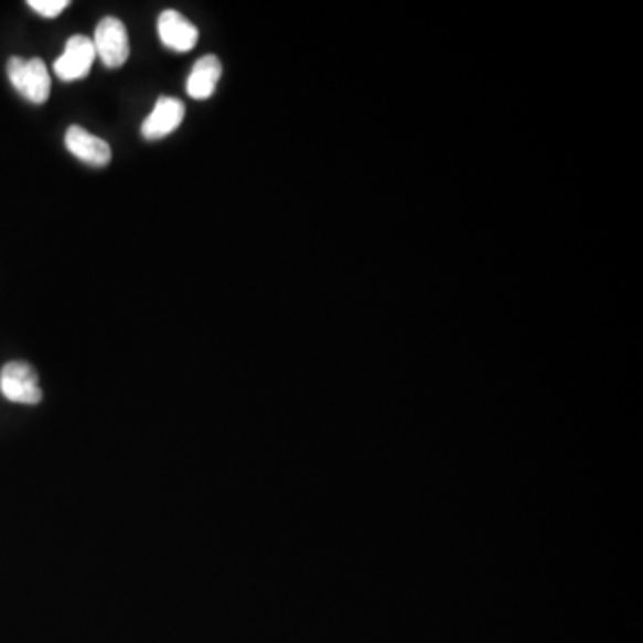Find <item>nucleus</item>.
Here are the masks:
<instances>
[{"label":"nucleus","instance_id":"7ed1b4c3","mask_svg":"<svg viewBox=\"0 0 643 643\" xmlns=\"http://www.w3.org/2000/svg\"><path fill=\"white\" fill-rule=\"evenodd\" d=\"M92 42H94L95 52L100 57V62L108 68H120L131 52L126 25L114 17L100 20Z\"/></svg>","mask_w":643,"mask_h":643},{"label":"nucleus","instance_id":"20e7f679","mask_svg":"<svg viewBox=\"0 0 643 643\" xmlns=\"http://www.w3.org/2000/svg\"><path fill=\"white\" fill-rule=\"evenodd\" d=\"M95 56L97 52H95L94 42L88 36L76 34L66 42L65 52L54 63V72L63 81L83 79L92 71Z\"/></svg>","mask_w":643,"mask_h":643},{"label":"nucleus","instance_id":"39448f33","mask_svg":"<svg viewBox=\"0 0 643 643\" xmlns=\"http://www.w3.org/2000/svg\"><path fill=\"white\" fill-rule=\"evenodd\" d=\"M184 104L174 97H160L156 103L152 114L141 124V135L146 140H161L174 132L183 122Z\"/></svg>","mask_w":643,"mask_h":643},{"label":"nucleus","instance_id":"f03ea898","mask_svg":"<svg viewBox=\"0 0 643 643\" xmlns=\"http://www.w3.org/2000/svg\"><path fill=\"white\" fill-rule=\"evenodd\" d=\"M0 392L11 403L34 406L42 400L39 374L24 362L6 363L0 371Z\"/></svg>","mask_w":643,"mask_h":643},{"label":"nucleus","instance_id":"423d86ee","mask_svg":"<svg viewBox=\"0 0 643 643\" xmlns=\"http://www.w3.org/2000/svg\"><path fill=\"white\" fill-rule=\"evenodd\" d=\"M65 146L77 160L92 167H106L111 161V147L108 141L95 137L81 126L66 129Z\"/></svg>","mask_w":643,"mask_h":643},{"label":"nucleus","instance_id":"f257e3e1","mask_svg":"<svg viewBox=\"0 0 643 643\" xmlns=\"http://www.w3.org/2000/svg\"><path fill=\"white\" fill-rule=\"evenodd\" d=\"M8 77L22 97L33 104H45L51 95V76L47 65L40 60L11 57L8 62Z\"/></svg>","mask_w":643,"mask_h":643},{"label":"nucleus","instance_id":"6e6552de","mask_svg":"<svg viewBox=\"0 0 643 643\" xmlns=\"http://www.w3.org/2000/svg\"><path fill=\"white\" fill-rule=\"evenodd\" d=\"M222 63L213 54L201 57L193 65L192 74L186 81V92L195 100H206L215 94L216 85L221 81Z\"/></svg>","mask_w":643,"mask_h":643},{"label":"nucleus","instance_id":"1a4fd4ad","mask_svg":"<svg viewBox=\"0 0 643 643\" xmlns=\"http://www.w3.org/2000/svg\"><path fill=\"white\" fill-rule=\"evenodd\" d=\"M28 4L43 19H56L71 6V0H29Z\"/></svg>","mask_w":643,"mask_h":643},{"label":"nucleus","instance_id":"0eeeda50","mask_svg":"<svg viewBox=\"0 0 643 643\" xmlns=\"http://www.w3.org/2000/svg\"><path fill=\"white\" fill-rule=\"evenodd\" d=\"M158 34L164 47L175 52L192 51L199 42L197 28L175 10H167L160 14Z\"/></svg>","mask_w":643,"mask_h":643}]
</instances>
